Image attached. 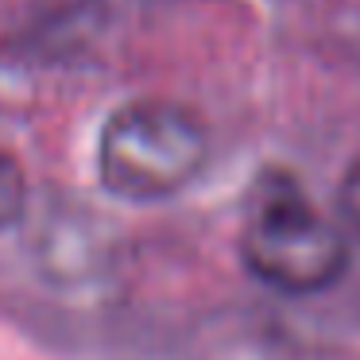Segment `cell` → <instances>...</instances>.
I'll return each mask as SVG.
<instances>
[{
    "label": "cell",
    "instance_id": "cell-1",
    "mask_svg": "<svg viewBox=\"0 0 360 360\" xmlns=\"http://www.w3.org/2000/svg\"><path fill=\"white\" fill-rule=\"evenodd\" d=\"M210 151L213 136L198 109L155 94L132 97L97 132V182L117 202H171L202 179Z\"/></svg>",
    "mask_w": 360,
    "mask_h": 360
},
{
    "label": "cell",
    "instance_id": "cell-2",
    "mask_svg": "<svg viewBox=\"0 0 360 360\" xmlns=\"http://www.w3.org/2000/svg\"><path fill=\"white\" fill-rule=\"evenodd\" d=\"M236 248L252 279L290 298L321 295L349 267V233L287 171H267L252 186Z\"/></svg>",
    "mask_w": 360,
    "mask_h": 360
},
{
    "label": "cell",
    "instance_id": "cell-3",
    "mask_svg": "<svg viewBox=\"0 0 360 360\" xmlns=\"http://www.w3.org/2000/svg\"><path fill=\"white\" fill-rule=\"evenodd\" d=\"M27 198H32V186H27L24 163L12 151L0 148V233H8L24 221Z\"/></svg>",
    "mask_w": 360,
    "mask_h": 360
},
{
    "label": "cell",
    "instance_id": "cell-4",
    "mask_svg": "<svg viewBox=\"0 0 360 360\" xmlns=\"http://www.w3.org/2000/svg\"><path fill=\"white\" fill-rule=\"evenodd\" d=\"M337 221L349 236L360 240V159H352L337 186Z\"/></svg>",
    "mask_w": 360,
    "mask_h": 360
}]
</instances>
